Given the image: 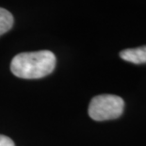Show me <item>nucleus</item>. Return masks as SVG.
Instances as JSON below:
<instances>
[{
  "label": "nucleus",
  "mask_w": 146,
  "mask_h": 146,
  "mask_svg": "<svg viewBox=\"0 0 146 146\" xmlns=\"http://www.w3.org/2000/svg\"><path fill=\"white\" fill-rule=\"evenodd\" d=\"M125 108V102L120 96L101 94L92 99L89 106V115L94 121H108L119 118Z\"/></svg>",
  "instance_id": "obj_2"
},
{
  "label": "nucleus",
  "mask_w": 146,
  "mask_h": 146,
  "mask_svg": "<svg viewBox=\"0 0 146 146\" xmlns=\"http://www.w3.org/2000/svg\"><path fill=\"white\" fill-rule=\"evenodd\" d=\"M56 57L51 51L41 50L20 53L12 58L11 73L24 79L42 78L55 69Z\"/></svg>",
  "instance_id": "obj_1"
},
{
  "label": "nucleus",
  "mask_w": 146,
  "mask_h": 146,
  "mask_svg": "<svg viewBox=\"0 0 146 146\" xmlns=\"http://www.w3.org/2000/svg\"><path fill=\"white\" fill-rule=\"evenodd\" d=\"M120 57L123 60L134 64L146 63V45L125 49L120 52Z\"/></svg>",
  "instance_id": "obj_3"
},
{
  "label": "nucleus",
  "mask_w": 146,
  "mask_h": 146,
  "mask_svg": "<svg viewBox=\"0 0 146 146\" xmlns=\"http://www.w3.org/2000/svg\"><path fill=\"white\" fill-rule=\"evenodd\" d=\"M13 16L10 11L0 8V36L10 30L13 26Z\"/></svg>",
  "instance_id": "obj_4"
},
{
  "label": "nucleus",
  "mask_w": 146,
  "mask_h": 146,
  "mask_svg": "<svg viewBox=\"0 0 146 146\" xmlns=\"http://www.w3.org/2000/svg\"><path fill=\"white\" fill-rule=\"evenodd\" d=\"M0 146H15L12 139L7 136L0 135Z\"/></svg>",
  "instance_id": "obj_5"
}]
</instances>
